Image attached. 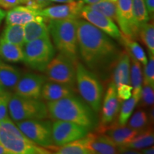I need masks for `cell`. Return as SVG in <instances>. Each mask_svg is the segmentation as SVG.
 <instances>
[{"mask_svg":"<svg viewBox=\"0 0 154 154\" xmlns=\"http://www.w3.org/2000/svg\"><path fill=\"white\" fill-rule=\"evenodd\" d=\"M121 42L124 44L128 54L145 66L148 61L147 57H146L145 51L138 44V42L135 41L134 38H129L123 34L121 36Z\"/></svg>","mask_w":154,"mask_h":154,"instance_id":"obj_28","label":"cell"},{"mask_svg":"<svg viewBox=\"0 0 154 154\" xmlns=\"http://www.w3.org/2000/svg\"><path fill=\"white\" fill-rule=\"evenodd\" d=\"M39 9L30 5L17 6L6 14V23L24 26L32 21L45 19L39 14Z\"/></svg>","mask_w":154,"mask_h":154,"instance_id":"obj_18","label":"cell"},{"mask_svg":"<svg viewBox=\"0 0 154 154\" xmlns=\"http://www.w3.org/2000/svg\"><path fill=\"white\" fill-rule=\"evenodd\" d=\"M48 2H50L49 0H35V6L38 9H40L39 7H43Z\"/></svg>","mask_w":154,"mask_h":154,"instance_id":"obj_40","label":"cell"},{"mask_svg":"<svg viewBox=\"0 0 154 154\" xmlns=\"http://www.w3.org/2000/svg\"><path fill=\"white\" fill-rule=\"evenodd\" d=\"M73 95H75L74 88L50 80L44 83L41 93V97L47 101H57Z\"/></svg>","mask_w":154,"mask_h":154,"instance_id":"obj_19","label":"cell"},{"mask_svg":"<svg viewBox=\"0 0 154 154\" xmlns=\"http://www.w3.org/2000/svg\"><path fill=\"white\" fill-rule=\"evenodd\" d=\"M76 68V84L83 99L96 113L101 108L103 96V87L99 76L78 61Z\"/></svg>","mask_w":154,"mask_h":154,"instance_id":"obj_5","label":"cell"},{"mask_svg":"<svg viewBox=\"0 0 154 154\" xmlns=\"http://www.w3.org/2000/svg\"><path fill=\"white\" fill-rule=\"evenodd\" d=\"M29 0H0V8L11 9L17 6L28 4Z\"/></svg>","mask_w":154,"mask_h":154,"instance_id":"obj_38","label":"cell"},{"mask_svg":"<svg viewBox=\"0 0 154 154\" xmlns=\"http://www.w3.org/2000/svg\"><path fill=\"white\" fill-rule=\"evenodd\" d=\"M131 59L126 50L121 51L113 70V82L117 86L130 84Z\"/></svg>","mask_w":154,"mask_h":154,"instance_id":"obj_20","label":"cell"},{"mask_svg":"<svg viewBox=\"0 0 154 154\" xmlns=\"http://www.w3.org/2000/svg\"><path fill=\"white\" fill-rule=\"evenodd\" d=\"M110 1H111V2H116L117 0H110Z\"/></svg>","mask_w":154,"mask_h":154,"instance_id":"obj_47","label":"cell"},{"mask_svg":"<svg viewBox=\"0 0 154 154\" xmlns=\"http://www.w3.org/2000/svg\"><path fill=\"white\" fill-rule=\"evenodd\" d=\"M145 149V148H144ZM142 153H145V154H153L154 153V147L152 145V146H149V147H146L145 149L143 150L142 151Z\"/></svg>","mask_w":154,"mask_h":154,"instance_id":"obj_41","label":"cell"},{"mask_svg":"<svg viewBox=\"0 0 154 154\" xmlns=\"http://www.w3.org/2000/svg\"><path fill=\"white\" fill-rule=\"evenodd\" d=\"M44 72L50 81L65 84L75 89L76 68L68 57L59 53L50 61Z\"/></svg>","mask_w":154,"mask_h":154,"instance_id":"obj_8","label":"cell"},{"mask_svg":"<svg viewBox=\"0 0 154 154\" xmlns=\"http://www.w3.org/2000/svg\"><path fill=\"white\" fill-rule=\"evenodd\" d=\"M80 140L91 154L119 153V147L112 140L105 134L97 130L95 133L89 132Z\"/></svg>","mask_w":154,"mask_h":154,"instance_id":"obj_13","label":"cell"},{"mask_svg":"<svg viewBox=\"0 0 154 154\" xmlns=\"http://www.w3.org/2000/svg\"><path fill=\"white\" fill-rule=\"evenodd\" d=\"M79 1L82 2L84 5H91V4L98 2L101 1V0H79Z\"/></svg>","mask_w":154,"mask_h":154,"instance_id":"obj_42","label":"cell"},{"mask_svg":"<svg viewBox=\"0 0 154 154\" xmlns=\"http://www.w3.org/2000/svg\"><path fill=\"white\" fill-rule=\"evenodd\" d=\"M77 38L83 64L99 78H109L121 52L112 38L85 19H78Z\"/></svg>","mask_w":154,"mask_h":154,"instance_id":"obj_1","label":"cell"},{"mask_svg":"<svg viewBox=\"0 0 154 154\" xmlns=\"http://www.w3.org/2000/svg\"><path fill=\"white\" fill-rule=\"evenodd\" d=\"M0 144L9 154L51 153L26 137L9 118L0 122Z\"/></svg>","mask_w":154,"mask_h":154,"instance_id":"obj_4","label":"cell"},{"mask_svg":"<svg viewBox=\"0 0 154 154\" xmlns=\"http://www.w3.org/2000/svg\"><path fill=\"white\" fill-rule=\"evenodd\" d=\"M138 36L149 49V52L154 54V26L153 23L148 22L142 25L138 31Z\"/></svg>","mask_w":154,"mask_h":154,"instance_id":"obj_31","label":"cell"},{"mask_svg":"<svg viewBox=\"0 0 154 154\" xmlns=\"http://www.w3.org/2000/svg\"><path fill=\"white\" fill-rule=\"evenodd\" d=\"M46 149L57 154H91L86 149L80 139L70 142L62 146L53 145L48 146Z\"/></svg>","mask_w":154,"mask_h":154,"instance_id":"obj_27","label":"cell"},{"mask_svg":"<svg viewBox=\"0 0 154 154\" xmlns=\"http://www.w3.org/2000/svg\"><path fill=\"white\" fill-rule=\"evenodd\" d=\"M133 10L138 29L142 25L149 21L150 16L144 0H133ZM139 31V30H138Z\"/></svg>","mask_w":154,"mask_h":154,"instance_id":"obj_30","label":"cell"},{"mask_svg":"<svg viewBox=\"0 0 154 154\" xmlns=\"http://www.w3.org/2000/svg\"><path fill=\"white\" fill-rule=\"evenodd\" d=\"M0 58L6 62L18 63L23 61L24 53L22 47L0 38Z\"/></svg>","mask_w":154,"mask_h":154,"instance_id":"obj_22","label":"cell"},{"mask_svg":"<svg viewBox=\"0 0 154 154\" xmlns=\"http://www.w3.org/2000/svg\"><path fill=\"white\" fill-rule=\"evenodd\" d=\"M11 92L5 91L0 94V122L9 118V101Z\"/></svg>","mask_w":154,"mask_h":154,"instance_id":"obj_36","label":"cell"},{"mask_svg":"<svg viewBox=\"0 0 154 154\" xmlns=\"http://www.w3.org/2000/svg\"><path fill=\"white\" fill-rule=\"evenodd\" d=\"M149 59L143 71V84L154 87V54L149 52Z\"/></svg>","mask_w":154,"mask_h":154,"instance_id":"obj_34","label":"cell"},{"mask_svg":"<svg viewBox=\"0 0 154 154\" xmlns=\"http://www.w3.org/2000/svg\"><path fill=\"white\" fill-rule=\"evenodd\" d=\"M75 0H49L51 2H56V3H69L74 2Z\"/></svg>","mask_w":154,"mask_h":154,"instance_id":"obj_43","label":"cell"},{"mask_svg":"<svg viewBox=\"0 0 154 154\" xmlns=\"http://www.w3.org/2000/svg\"><path fill=\"white\" fill-rule=\"evenodd\" d=\"M0 38L6 42L23 47L25 44L24 26L17 24H7Z\"/></svg>","mask_w":154,"mask_h":154,"instance_id":"obj_25","label":"cell"},{"mask_svg":"<svg viewBox=\"0 0 154 154\" xmlns=\"http://www.w3.org/2000/svg\"><path fill=\"white\" fill-rule=\"evenodd\" d=\"M121 99L117 94V87L113 81L109 83L102 106L101 126L115 122L121 108Z\"/></svg>","mask_w":154,"mask_h":154,"instance_id":"obj_16","label":"cell"},{"mask_svg":"<svg viewBox=\"0 0 154 154\" xmlns=\"http://www.w3.org/2000/svg\"><path fill=\"white\" fill-rule=\"evenodd\" d=\"M23 61L34 70L43 72L55 57L56 50L49 36L36 38L25 43L22 47Z\"/></svg>","mask_w":154,"mask_h":154,"instance_id":"obj_6","label":"cell"},{"mask_svg":"<svg viewBox=\"0 0 154 154\" xmlns=\"http://www.w3.org/2000/svg\"><path fill=\"white\" fill-rule=\"evenodd\" d=\"M44 21L45 19L34 20L24 25L25 43L36 38L49 36V28Z\"/></svg>","mask_w":154,"mask_h":154,"instance_id":"obj_23","label":"cell"},{"mask_svg":"<svg viewBox=\"0 0 154 154\" xmlns=\"http://www.w3.org/2000/svg\"><path fill=\"white\" fill-rule=\"evenodd\" d=\"M0 154H9V152L7 151L1 144H0Z\"/></svg>","mask_w":154,"mask_h":154,"instance_id":"obj_45","label":"cell"},{"mask_svg":"<svg viewBox=\"0 0 154 154\" xmlns=\"http://www.w3.org/2000/svg\"><path fill=\"white\" fill-rule=\"evenodd\" d=\"M47 78L42 75L27 73L22 75L14 88L17 95L30 99L41 98L42 89Z\"/></svg>","mask_w":154,"mask_h":154,"instance_id":"obj_12","label":"cell"},{"mask_svg":"<svg viewBox=\"0 0 154 154\" xmlns=\"http://www.w3.org/2000/svg\"><path fill=\"white\" fill-rule=\"evenodd\" d=\"M84 6V4L78 0L44 9H40L39 14L49 19H79Z\"/></svg>","mask_w":154,"mask_h":154,"instance_id":"obj_15","label":"cell"},{"mask_svg":"<svg viewBox=\"0 0 154 154\" xmlns=\"http://www.w3.org/2000/svg\"><path fill=\"white\" fill-rule=\"evenodd\" d=\"M6 16V13L5 11H3L2 9H0V24H1L2 22V20L4 19Z\"/></svg>","mask_w":154,"mask_h":154,"instance_id":"obj_44","label":"cell"},{"mask_svg":"<svg viewBox=\"0 0 154 154\" xmlns=\"http://www.w3.org/2000/svg\"><path fill=\"white\" fill-rule=\"evenodd\" d=\"M148 124L149 116L147 113L143 110H138L131 118L128 122V127L140 132L147 128Z\"/></svg>","mask_w":154,"mask_h":154,"instance_id":"obj_33","label":"cell"},{"mask_svg":"<svg viewBox=\"0 0 154 154\" xmlns=\"http://www.w3.org/2000/svg\"><path fill=\"white\" fill-rule=\"evenodd\" d=\"M81 17L99 29L110 37L121 41L122 36L121 31L116 23L109 17L98 11L88 9L85 6H84L81 11Z\"/></svg>","mask_w":154,"mask_h":154,"instance_id":"obj_14","label":"cell"},{"mask_svg":"<svg viewBox=\"0 0 154 154\" xmlns=\"http://www.w3.org/2000/svg\"><path fill=\"white\" fill-rule=\"evenodd\" d=\"M22 76L19 69L11 66L0 58V84L6 91H12Z\"/></svg>","mask_w":154,"mask_h":154,"instance_id":"obj_21","label":"cell"},{"mask_svg":"<svg viewBox=\"0 0 154 154\" xmlns=\"http://www.w3.org/2000/svg\"><path fill=\"white\" fill-rule=\"evenodd\" d=\"M117 20L123 35L135 39L138 36V27L135 21L133 0H117Z\"/></svg>","mask_w":154,"mask_h":154,"instance_id":"obj_11","label":"cell"},{"mask_svg":"<svg viewBox=\"0 0 154 154\" xmlns=\"http://www.w3.org/2000/svg\"><path fill=\"white\" fill-rule=\"evenodd\" d=\"M5 91H6V90L2 87V86L1 85V84H0V94H2Z\"/></svg>","mask_w":154,"mask_h":154,"instance_id":"obj_46","label":"cell"},{"mask_svg":"<svg viewBox=\"0 0 154 154\" xmlns=\"http://www.w3.org/2000/svg\"><path fill=\"white\" fill-rule=\"evenodd\" d=\"M138 102L134 97H131L130 99L125 100L121 104L120 111L119 113L118 123L120 126H126L128 123V119H130L133 111H134L136 106L138 104Z\"/></svg>","mask_w":154,"mask_h":154,"instance_id":"obj_32","label":"cell"},{"mask_svg":"<svg viewBox=\"0 0 154 154\" xmlns=\"http://www.w3.org/2000/svg\"><path fill=\"white\" fill-rule=\"evenodd\" d=\"M78 19H50L48 28L56 49L74 64L78 62Z\"/></svg>","mask_w":154,"mask_h":154,"instance_id":"obj_3","label":"cell"},{"mask_svg":"<svg viewBox=\"0 0 154 154\" xmlns=\"http://www.w3.org/2000/svg\"><path fill=\"white\" fill-rule=\"evenodd\" d=\"M133 88L130 84H121L117 86V94L121 100H127L132 96Z\"/></svg>","mask_w":154,"mask_h":154,"instance_id":"obj_37","label":"cell"},{"mask_svg":"<svg viewBox=\"0 0 154 154\" xmlns=\"http://www.w3.org/2000/svg\"><path fill=\"white\" fill-rule=\"evenodd\" d=\"M130 59L131 61L130 69V84H131V86L133 88L132 96L139 102L140 92L143 86V73L139 61L131 56H130Z\"/></svg>","mask_w":154,"mask_h":154,"instance_id":"obj_24","label":"cell"},{"mask_svg":"<svg viewBox=\"0 0 154 154\" xmlns=\"http://www.w3.org/2000/svg\"><path fill=\"white\" fill-rule=\"evenodd\" d=\"M153 142L154 135L153 128L151 127H149V128L147 127L144 130L138 133L124 148L140 150L153 145Z\"/></svg>","mask_w":154,"mask_h":154,"instance_id":"obj_26","label":"cell"},{"mask_svg":"<svg viewBox=\"0 0 154 154\" xmlns=\"http://www.w3.org/2000/svg\"><path fill=\"white\" fill-rule=\"evenodd\" d=\"M87 8L96 11L101 14L109 17L114 22L117 20V5L116 2H113L110 0H101L94 4L84 5Z\"/></svg>","mask_w":154,"mask_h":154,"instance_id":"obj_29","label":"cell"},{"mask_svg":"<svg viewBox=\"0 0 154 154\" xmlns=\"http://www.w3.org/2000/svg\"><path fill=\"white\" fill-rule=\"evenodd\" d=\"M9 113L14 122L44 119L49 116L47 106L37 99H30L11 94L9 101Z\"/></svg>","mask_w":154,"mask_h":154,"instance_id":"obj_7","label":"cell"},{"mask_svg":"<svg viewBox=\"0 0 154 154\" xmlns=\"http://www.w3.org/2000/svg\"><path fill=\"white\" fill-rule=\"evenodd\" d=\"M49 116L53 120H62L94 131L99 126L96 113L86 102L76 95L54 101H47Z\"/></svg>","mask_w":154,"mask_h":154,"instance_id":"obj_2","label":"cell"},{"mask_svg":"<svg viewBox=\"0 0 154 154\" xmlns=\"http://www.w3.org/2000/svg\"><path fill=\"white\" fill-rule=\"evenodd\" d=\"M90 131L80 125L62 120H54L52 123V139L56 146L81 139Z\"/></svg>","mask_w":154,"mask_h":154,"instance_id":"obj_10","label":"cell"},{"mask_svg":"<svg viewBox=\"0 0 154 154\" xmlns=\"http://www.w3.org/2000/svg\"><path fill=\"white\" fill-rule=\"evenodd\" d=\"M19 130L28 138L42 147L53 145L52 123L44 119H31L16 123Z\"/></svg>","mask_w":154,"mask_h":154,"instance_id":"obj_9","label":"cell"},{"mask_svg":"<svg viewBox=\"0 0 154 154\" xmlns=\"http://www.w3.org/2000/svg\"><path fill=\"white\" fill-rule=\"evenodd\" d=\"M139 101H140L142 106L143 107L153 106L154 102L153 87L144 84L141 88Z\"/></svg>","mask_w":154,"mask_h":154,"instance_id":"obj_35","label":"cell"},{"mask_svg":"<svg viewBox=\"0 0 154 154\" xmlns=\"http://www.w3.org/2000/svg\"><path fill=\"white\" fill-rule=\"evenodd\" d=\"M144 1H145L149 16L153 17L154 14V0H144Z\"/></svg>","mask_w":154,"mask_h":154,"instance_id":"obj_39","label":"cell"},{"mask_svg":"<svg viewBox=\"0 0 154 154\" xmlns=\"http://www.w3.org/2000/svg\"><path fill=\"white\" fill-rule=\"evenodd\" d=\"M95 130L103 133L109 136L119 149L124 148L139 133L128 126H120L116 121L106 126L99 125Z\"/></svg>","mask_w":154,"mask_h":154,"instance_id":"obj_17","label":"cell"}]
</instances>
